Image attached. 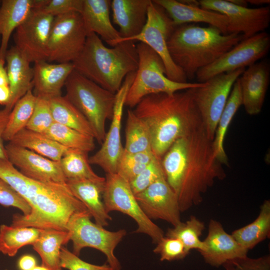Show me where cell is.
<instances>
[{
    "label": "cell",
    "mask_w": 270,
    "mask_h": 270,
    "mask_svg": "<svg viewBox=\"0 0 270 270\" xmlns=\"http://www.w3.org/2000/svg\"><path fill=\"white\" fill-rule=\"evenodd\" d=\"M204 229V223L192 215L186 222H182L173 228H168L165 236L178 239L189 252L192 250L199 251L203 248V242L200 237Z\"/></svg>",
    "instance_id": "obj_38"
},
{
    "label": "cell",
    "mask_w": 270,
    "mask_h": 270,
    "mask_svg": "<svg viewBox=\"0 0 270 270\" xmlns=\"http://www.w3.org/2000/svg\"><path fill=\"white\" fill-rule=\"evenodd\" d=\"M70 240V234L68 231L46 228L42 229L32 246L41 258L42 266L48 270H62L60 250Z\"/></svg>",
    "instance_id": "obj_28"
},
{
    "label": "cell",
    "mask_w": 270,
    "mask_h": 270,
    "mask_svg": "<svg viewBox=\"0 0 270 270\" xmlns=\"http://www.w3.org/2000/svg\"><path fill=\"white\" fill-rule=\"evenodd\" d=\"M134 196L141 209L150 220H163L172 226L182 222L178 198L165 178H160Z\"/></svg>",
    "instance_id": "obj_17"
},
{
    "label": "cell",
    "mask_w": 270,
    "mask_h": 270,
    "mask_svg": "<svg viewBox=\"0 0 270 270\" xmlns=\"http://www.w3.org/2000/svg\"><path fill=\"white\" fill-rule=\"evenodd\" d=\"M203 242V248L198 252L204 262L211 266L219 267L226 262L248 256V250L243 248L228 234L222 224L211 219L206 237Z\"/></svg>",
    "instance_id": "obj_19"
},
{
    "label": "cell",
    "mask_w": 270,
    "mask_h": 270,
    "mask_svg": "<svg viewBox=\"0 0 270 270\" xmlns=\"http://www.w3.org/2000/svg\"><path fill=\"white\" fill-rule=\"evenodd\" d=\"M244 70L242 68L215 76L194 89L195 104L207 136L212 141L233 85Z\"/></svg>",
    "instance_id": "obj_11"
},
{
    "label": "cell",
    "mask_w": 270,
    "mask_h": 270,
    "mask_svg": "<svg viewBox=\"0 0 270 270\" xmlns=\"http://www.w3.org/2000/svg\"><path fill=\"white\" fill-rule=\"evenodd\" d=\"M11 111L6 107L0 110V158L7 159L5 146L3 143V134Z\"/></svg>",
    "instance_id": "obj_46"
},
{
    "label": "cell",
    "mask_w": 270,
    "mask_h": 270,
    "mask_svg": "<svg viewBox=\"0 0 270 270\" xmlns=\"http://www.w3.org/2000/svg\"><path fill=\"white\" fill-rule=\"evenodd\" d=\"M54 122L50 109V100L36 97L32 114L26 128L44 134Z\"/></svg>",
    "instance_id": "obj_39"
},
{
    "label": "cell",
    "mask_w": 270,
    "mask_h": 270,
    "mask_svg": "<svg viewBox=\"0 0 270 270\" xmlns=\"http://www.w3.org/2000/svg\"><path fill=\"white\" fill-rule=\"evenodd\" d=\"M91 217L87 210L75 214L70 220L66 228L72 242V252L78 256L84 248L96 249L106 256L108 264L115 270H120L121 264L114 252L126 231L124 229L108 230L92 222Z\"/></svg>",
    "instance_id": "obj_8"
},
{
    "label": "cell",
    "mask_w": 270,
    "mask_h": 270,
    "mask_svg": "<svg viewBox=\"0 0 270 270\" xmlns=\"http://www.w3.org/2000/svg\"><path fill=\"white\" fill-rule=\"evenodd\" d=\"M135 72L128 74L115 94L114 114L110 129L100 148L88 158L90 164L100 167L106 174H116L118 163L124 152L121 142L122 119L125 100L134 80Z\"/></svg>",
    "instance_id": "obj_15"
},
{
    "label": "cell",
    "mask_w": 270,
    "mask_h": 270,
    "mask_svg": "<svg viewBox=\"0 0 270 270\" xmlns=\"http://www.w3.org/2000/svg\"><path fill=\"white\" fill-rule=\"evenodd\" d=\"M46 0H3L0 6V60H5L10 36L34 9L42 8Z\"/></svg>",
    "instance_id": "obj_25"
},
{
    "label": "cell",
    "mask_w": 270,
    "mask_h": 270,
    "mask_svg": "<svg viewBox=\"0 0 270 270\" xmlns=\"http://www.w3.org/2000/svg\"><path fill=\"white\" fill-rule=\"evenodd\" d=\"M247 2L248 4L257 6L268 4L270 3L269 0H248Z\"/></svg>",
    "instance_id": "obj_50"
},
{
    "label": "cell",
    "mask_w": 270,
    "mask_h": 270,
    "mask_svg": "<svg viewBox=\"0 0 270 270\" xmlns=\"http://www.w3.org/2000/svg\"><path fill=\"white\" fill-rule=\"evenodd\" d=\"M7 159L22 174L44 182L66 184L60 162L8 142L5 146Z\"/></svg>",
    "instance_id": "obj_18"
},
{
    "label": "cell",
    "mask_w": 270,
    "mask_h": 270,
    "mask_svg": "<svg viewBox=\"0 0 270 270\" xmlns=\"http://www.w3.org/2000/svg\"><path fill=\"white\" fill-rule=\"evenodd\" d=\"M10 98V90L9 85L0 86V104L6 106Z\"/></svg>",
    "instance_id": "obj_48"
},
{
    "label": "cell",
    "mask_w": 270,
    "mask_h": 270,
    "mask_svg": "<svg viewBox=\"0 0 270 270\" xmlns=\"http://www.w3.org/2000/svg\"><path fill=\"white\" fill-rule=\"evenodd\" d=\"M87 36L80 13L74 12L54 17L47 61L72 62L82 52Z\"/></svg>",
    "instance_id": "obj_12"
},
{
    "label": "cell",
    "mask_w": 270,
    "mask_h": 270,
    "mask_svg": "<svg viewBox=\"0 0 270 270\" xmlns=\"http://www.w3.org/2000/svg\"><path fill=\"white\" fill-rule=\"evenodd\" d=\"M42 229L32 227L0 226V252L14 256L24 246L32 244L40 236Z\"/></svg>",
    "instance_id": "obj_33"
},
{
    "label": "cell",
    "mask_w": 270,
    "mask_h": 270,
    "mask_svg": "<svg viewBox=\"0 0 270 270\" xmlns=\"http://www.w3.org/2000/svg\"><path fill=\"white\" fill-rule=\"evenodd\" d=\"M0 3H1V2H0Z\"/></svg>",
    "instance_id": "obj_55"
},
{
    "label": "cell",
    "mask_w": 270,
    "mask_h": 270,
    "mask_svg": "<svg viewBox=\"0 0 270 270\" xmlns=\"http://www.w3.org/2000/svg\"><path fill=\"white\" fill-rule=\"evenodd\" d=\"M5 60H0V86L9 85L6 68L4 67Z\"/></svg>",
    "instance_id": "obj_49"
},
{
    "label": "cell",
    "mask_w": 270,
    "mask_h": 270,
    "mask_svg": "<svg viewBox=\"0 0 270 270\" xmlns=\"http://www.w3.org/2000/svg\"><path fill=\"white\" fill-rule=\"evenodd\" d=\"M60 162L66 180H88L97 182H105V178L98 175L91 168L88 153L68 149Z\"/></svg>",
    "instance_id": "obj_34"
},
{
    "label": "cell",
    "mask_w": 270,
    "mask_h": 270,
    "mask_svg": "<svg viewBox=\"0 0 270 270\" xmlns=\"http://www.w3.org/2000/svg\"><path fill=\"white\" fill-rule=\"evenodd\" d=\"M222 266L225 270H270V256L256 258L246 256L228 260Z\"/></svg>",
    "instance_id": "obj_42"
},
{
    "label": "cell",
    "mask_w": 270,
    "mask_h": 270,
    "mask_svg": "<svg viewBox=\"0 0 270 270\" xmlns=\"http://www.w3.org/2000/svg\"><path fill=\"white\" fill-rule=\"evenodd\" d=\"M0 204L5 207L16 208L22 212L23 216H28L31 212L28 204L0 177Z\"/></svg>",
    "instance_id": "obj_45"
},
{
    "label": "cell",
    "mask_w": 270,
    "mask_h": 270,
    "mask_svg": "<svg viewBox=\"0 0 270 270\" xmlns=\"http://www.w3.org/2000/svg\"><path fill=\"white\" fill-rule=\"evenodd\" d=\"M138 66L128 90L124 106L134 108L145 96L154 94H172L203 86L204 82H178L166 76L164 64L159 56L142 42L136 44Z\"/></svg>",
    "instance_id": "obj_7"
},
{
    "label": "cell",
    "mask_w": 270,
    "mask_h": 270,
    "mask_svg": "<svg viewBox=\"0 0 270 270\" xmlns=\"http://www.w3.org/2000/svg\"><path fill=\"white\" fill-rule=\"evenodd\" d=\"M110 5V0H83L81 15L88 34H95L114 46L122 36L111 22Z\"/></svg>",
    "instance_id": "obj_24"
},
{
    "label": "cell",
    "mask_w": 270,
    "mask_h": 270,
    "mask_svg": "<svg viewBox=\"0 0 270 270\" xmlns=\"http://www.w3.org/2000/svg\"><path fill=\"white\" fill-rule=\"evenodd\" d=\"M202 8L225 15L228 19V34H242L243 40L264 32L270 22V6L248 8L228 0H200Z\"/></svg>",
    "instance_id": "obj_14"
},
{
    "label": "cell",
    "mask_w": 270,
    "mask_h": 270,
    "mask_svg": "<svg viewBox=\"0 0 270 270\" xmlns=\"http://www.w3.org/2000/svg\"><path fill=\"white\" fill-rule=\"evenodd\" d=\"M270 200H266L260 206L258 217L252 222L234 230L231 235L244 249L249 250L269 238Z\"/></svg>",
    "instance_id": "obj_31"
},
{
    "label": "cell",
    "mask_w": 270,
    "mask_h": 270,
    "mask_svg": "<svg viewBox=\"0 0 270 270\" xmlns=\"http://www.w3.org/2000/svg\"><path fill=\"white\" fill-rule=\"evenodd\" d=\"M243 40L242 34H224L216 28L194 24L176 26L168 41L174 62L192 80L200 69L209 66Z\"/></svg>",
    "instance_id": "obj_4"
},
{
    "label": "cell",
    "mask_w": 270,
    "mask_h": 270,
    "mask_svg": "<svg viewBox=\"0 0 270 270\" xmlns=\"http://www.w3.org/2000/svg\"><path fill=\"white\" fill-rule=\"evenodd\" d=\"M60 266L68 270H115L108 264L96 265L87 262L62 246L60 250Z\"/></svg>",
    "instance_id": "obj_43"
},
{
    "label": "cell",
    "mask_w": 270,
    "mask_h": 270,
    "mask_svg": "<svg viewBox=\"0 0 270 270\" xmlns=\"http://www.w3.org/2000/svg\"><path fill=\"white\" fill-rule=\"evenodd\" d=\"M36 100L32 88L16 102L10 112L3 134L4 140L10 141L17 133L26 128L32 114Z\"/></svg>",
    "instance_id": "obj_37"
},
{
    "label": "cell",
    "mask_w": 270,
    "mask_h": 270,
    "mask_svg": "<svg viewBox=\"0 0 270 270\" xmlns=\"http://www.w3.org/2000/svg\"><path fill=\"white\" fill-rule=\"evenodd\" d=\"M72 63L80 74L116 94L126 76L137 70L136 42L124 41L110 48L98 35L90 33L82 52Z\"/></svg>",
    "instance_id": "obj_5"
},
{
    "label": "cell",
    "mask_w": 270,
    "mask_h": 270,
    "mask_svg": "<svg viewBox=\"0 0 270 270\" xmlns=\"http://www.w3.org/2000/svg\"><path fill=\"white\" fill-rule=\"evenodd\" d=\"M0 177L30 206L28 216L16 214L11 225L67 231L75 214L88 210L72 194L66 184L44 182L22 174L8 159L0 158Z\"/></svg>",
    "instance_id": "obj_2"
},
{
    "label": "cell",
    "mask_w": 270,
    "mask_h": 270,
    "mask_svg": "<svg viewBox=\"0 0 270 270\" xmlns=\"http://www.w3.org/2000/svg\"><path fill=\"white\" fill-rule=\"evenodd\" d=\"M32 91L36 97L51 99L62 96V90L72 72V62L50 64L36 62L32 67Z\"/></svg>",
    "instance_id": "obj_22"
},
{
    "label": "cell",
    "mask_w": 270,
    "mask_h": 270,
    "mask_svg": "<svg viewBox=\"0 0 270 270\" xmlns=\"http://www.w3.org/2000/svg\"><path fill=\"white\" fill-rule=\"evenodd\" d=\"M150 0H112V20L122 39L138 34L146 24Z\"/></svg>",
    "instance_id": "obj_23"
},
{
    "label": "cell",
    "mask_w": 270,
    "mask_h": 270,
    "mask_svg": "<svg viewBox=\"0 0 270 270\" xmlns=\"http://www.w3.org/2000/svg\"><path fill=\"white\" fill-rule=\"evenodd\" d=\"M32 270H48L42 266H36Z\"/></svg>",
    "instance_id": "obj_53"
},
{
    "label": "cell",
    "mask_w": 270,
    "mask_h": 270,
    "mask_svg": "<svg viewBox=\"0 0 270 270\" xmlns=\"http://www.w3.org/2000/svg\"><path fill=\"white\" fill-rule=\"evenodd\" d=\"M105 180L102 200L107 212L127 214L137 224L134 232L147 234L156 244L164 236V231L143 212L129 182L117 174H106Z\"/></svg>",
    "instance_id": "obj_10"
},
{
    "label": "cell",
    "mask_w": 270,
    "mask_h": 270,
    "mask_svg": "<svg viewBox=\"0 0 270 270\" xmlns=\"http://www.w3.org/2000/svg\"><path fill=\"white\" fill-rule=\"evenodd\" d=\"M66 184L74 196L85 206L96 224L103 227L108 225L112 218L106 210L102 200L105 182L68 180Z\"/></svg>",
    "instance_id": "obj_27"
},
{
    "label": "cell",
    "mask_w": 270,
    "mask_h": 270,
    "mask_svg": "<svg viewBox=\"0 0 270 270\" xmlns=\"http://www.w3.org/2000/svg\"><path fill=\"white\" fill-rule=\"evenodd\" d=\"M156 244L153 252L160 255L162 262L180 260L190 253L182 242L176 238L164 236Z\"/></svg>",
    "instance_id": "obj_41"
},
{
    "label": "cell",
    "mask_w": 270,
    "mask_h": 270,
    "mask_svg": "<svg viewBox=\"0 0 270 270\" xmlns=\"http://www.w3.org/2000/svg\"><path fill=\"white\" fill-rule=\"evenodd\" d=\"M270 48V36L264 32L244 39L214 62L196 74L198 82L212 77L249 66L264 56Z\"/></svg>",
    "instance_id": "obj_13"
},
{
    "label": "cell",
    "mask_w": 270,
    "mask_h": 270,
    "mask_svg": "<svg viewBox=\"0 0 270 270\" xmlns=\"http://www.w3.org/2000/svg\"><path fill=\"white\" fill-rule=\"evenodd\" d=\"M64 86V96L81 112L90 124L95 140L100 144L106 136V122L113 116L115 94L107 90L74 70Z\"/></svg>",
    "instance_id": "obj_6"
},
{
    "label": "cell",
    "mask_w": 270,
    "mask_h": 270,
    "mask_svg": "<svg viewBox=\"0 0 270 270\" xmlns=\"http://www.w3.org/2000/svg\"><path fill=\"white\" fill-rule=\"evenodd\" d=\"M175 27L166 11L151 0L148 8L146 22L142 31L133 37L120 38L115 45L128 40L146 44L162 60L168 78L176 82H186L188 79L184 73L173 62L168 48V40Z\"/></svg>",
    "instance_id": "obj_9"
},
{
    "label": "cell",
    "mask_w": 270,
    "mask_h": 270,
    "mask_svg": "<svg viewBox=\"0 0 270 270\" xmlns=\"http://www.w3.org/2000/svg\"><path fill=\"white\" fill-rule=\"evenodd\" d=\"M8 142L58 162L68 150L44 134L26 128L17 133Z\"/></svg>",
    "instance_id": "obj_30"
},
{
    "label": "cell",
    "mask_w": 270,
    "mask_h": 270,
    "mask_svg": "<svg viewBox=\"0 0 270 270\" xmlns=\"http://www.w3.org/2000/svg\"><path fill=\"white\" fill-rule=\"evenodd\" d=\"M230 2L236 6L248 7V3L246 0H228Z\"/></svg>",
    "instance_id": "obj_51"
},
{
    "label": "cell",
    "mask_w": 270,
    "mask_h": 270,
    "mask_svg": "<svg viewBox=\"0 0 270 270\" xmlns=\"http://www.w3.org/2000/svg\"><path fill=\"white\" fill-rule=\"evenodd\" d=\"M270 68L268 62L262 60L248 66L238 78L242 105L250 116L262 110L270 82Z\"/></svg>",
    "instance_id": "obj_20"
},
{
    "label": "cell",
    "mask_w": 270,
    "mask_h": 270,
    "mask_svg": "<svg viewBox=\"0 0 270 270\" xmlns=\"http://www.w3.org/2000/svg\"><path fill=\"white\" fill-rule=\"evenodd\" d=\"M83 0H48L40 8L36 9L54 17L70 12L81 14Z\"/></svg>",
    "instance_id": "obj_44"
},
{
    "label": "cell",
    "mask_w": 270,
    "mask_h": 270,
    "mask_svg": "<svg viewBox=\"0 0 270 270\" xmlns=\"http://www.w3.org/2000/svg\"><path fill=\"white\" fill-rule=\"evenodd\" d=\"M8 270V269H6V270Z\"/></svg>",
    "instance_id": "obj_54"
},
{
    "label": "cell",
    "mask_w": 270,
    "mask_h": 270,
    "mask_svg": "<svg viewBox=\"0 0 270 270\" xmlns=\"http://www.w3.org/2000/svg\"><path fill=\"white\" fill-rule=\"evenodd\" d=\"M212 142L202 126L176 140L161 159L166 180L176 195L181 212L200 204L216 180L226 177Z\"/></svg>",
    "instance_id": "obj_1"
},
{
    "label": "cell",
    "mask_w": 270,
    "mask_h": 270,
    "mask_svg": "<svg viewBox=\"0 0 270 270\" xmlns=\"http://www.w3.org/2000/svg\"><path fill=\"white\" fill-rule=\"evenodd\" d=\"M125 133V152L136 153L152 150L148 127L132 109L128 110Z\"/></svg>",
    "instance_id": "obj_35"
},
{
    "label": "cell",
    "mask_w": 270,
    "mask_h": 270,
    "mask_svg": "<svg viewBox=\"0 0 270 270\" xmlns=\"http://www.w3.org/2000/svg\"><path fill=\"white\" fill-rule=\"evenodd\" d=\"M242 105L240 86L238 78L236 80L218 120L214 139V152L222 165L229 166L228 159L224 148V141L228 128L236 112Z\"/></svg>",
    "instance_id": "obj_29"
},
{
    "label": "cell",
    "mask_w": 270,
    "mask_h": 270,
    "mask_svg": "<svg viewBox=\"0 0 270 270\" xmlns=\"http://www.w3.org/2000/svg\"><path fill=\"white\" fill-rule=\"evenodd\" d=\"M44 134L68 149L88 154L95 148L94 137L56 122Z\"/></svg>",
    "instance_id": "obj_36"
},
{
    "label": "cell",
    "mask_w": 270,
    "mask_h": 270,
    "mask_svg": "<svg viewBox=\"0 0 270 270\" xmlns=\"http://www.w3.org/2000/svg\"><path fill=\"white\" fill-rule=\"evenodd\" d=\"M167 12L175 26L193 22H203L228 34V19L224 14L199 6L185 4L176 0H152Z\"/></svg>",
    "instance_id": "obj_21"
},
{
    "label": "cell",
    "mask_w": 270,
    "mask_h": 270,
    "mask_svg": "<svg viewBox=\"0 0 270 270\" xmlns=\"http://www.w3.org/2000/svg\"><path fill=\"white\" fill-rule=\"evenodd\" d=\"M10 98L5 107L12 110L16 102L32 88L33 68L30 62L16 46L8 50L5 56Z\"/></svg>",
    "instance_id": "obj_26"
},
{
    "label": "cell",
    "mask_w": 270,
    "mask_h": 270,
    "mask_svg": "<svg viewBox=\"0 0 270 270\" xmlns=\"http://www.w3.org/2000/svg\"><path fill=\"white\" fill-rule=\"evenodd\" d=\"M194 88L172 94L148 95L132 110L148 126L152 151L160 160L176 140L190 135L203 126L194 101Z\"/></svg>",
    "instance_id": "obj_3"
},
{
    "label": "cell",
    "mask_w": 270,
    "mask_h": 270,
    "mask_svg": "<svg viewBox=\"0 0 270 270\" xmlns=\"http://www.w3.org/2000/svg\"><path fill=\"white\" fill-rule=\"evenodd\" d=\"M180 1L181 2L186 5L200 6L199 1H197L195 0H180Z\"/></svg>",
    "instance_id": "obj_52"
},
{
    "label": "cell",
    "mask_w": 270,
    "mask_h": 270,
    "mask_svg": "<svg viewBox=\"0 0 270 270\" xmlns=\"http://www.w3.org/2000/svg\"><path fill=\"white\" fill-rule=\"evenodd\" d=\"M36 266V260L31 255H24L18 261V266L20 270H32Z\"/></svg>",
    "instance_id": "obj_47"
},
{
    "label": "cell",
    "mask_w": 270,
    "mask_h": 270,
    "mask_svg": "<svg viewBox=\"0 0 270 270\" xmlns=\"http://www.w3.org/2000/svg\"><path fill=\"white\" fill-rule=\"evenodd\" d=\"M162 178H165V176L161 160L156 158L129 184L132 192L136 195Z\"/></svg>",
    "instance_id": "obj_40"
},
{
    "label": "cell",
    "mask_w": 270,
    "mask_h": 270,
    "mask_svg": "<svg viewBox=\"0 0 270 270\" xmlns=\"http://www.w3.org/2000/svg\"><path fill=\"white\" fill-rule=\"evenodd\" d=\"M50 104L54 122L94 138V132L88 120L64 96L50 99Z\"/></svg>",
    "instance_id": "obj_32"
},
{
    "label": "cell",
    "mask_w": 270,
    "mask_h": 270,
    "mask_svg": "<svg viewBox=\"0 0 270 270\" xmlns=\"http://www.w3.org/2000/svg\"><path fill=\"white\" fill-rule=\"evenodd\" d=\"M54 19V16L34 9L15 30V46L30 62L47 61Z\"/></svg>",
    "instance_id": "obj_16"
}]
</instances>
